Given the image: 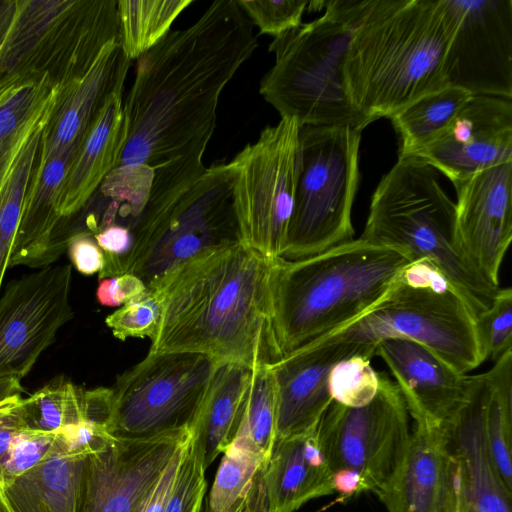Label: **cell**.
I'll use <instances>...</instances> for the list:
<instances>
[{
  "mask_svg": "<svg viewBox=\"0 0 512 512\" xmlns=\"http://www.w3.org/2000/svg\"><path fill=\"white\" fill-rule=\"evenodd\" d=\"M454 33L444 77L473 96L512 98V0H446Z\"/></svg>",
  "mask_w": 512,
  "mask_h": 512,
  "instance_id": "9a60e30c",
  "label": "cell"
},
{
  "mask_svg": "<svg viewBox=\"0 0 512 512\" xmlns=\"http://www.w3.org/2000/svg\"><path fill=\"white\" fill-rule=\"evenodd\" d=\"M454 187L458 247L488 283L500 287V268L512 240V160Z\"/></svg>",
  "mask_w": 512,
  "mask_h": 512,
  "instance_id": "e0dca14e",
  "label": "cell"
},
{
  "mask_svg": "<svg viewBox=\"0 0 512 512\" xmlns=\"http://www.w3.org/2000/svg\"><path fill=\"white\" fill-rule=\"evenodd\" d=\"M117 39L116 0H17L0 43V93L44 76L63 86Z\"/></svg>",
  "mask_w": 512,
  "mask_h": 512,
  "instance_id": "52a82bcc",
  "label": "cell"
},
{
  "mask_svg": "<svg viewBox=\"0 0 512 512\" xmlns=\"http://www.w3.org/2000/svg\"><path fill=\"white\" fill-rule=\"evenodd\" d=\"M238 6L261 34L274 38L301 25L307 9L305 0H236Z\"/></svg>",
  "mask_w": 512,
  "mask_h": 512,
  "instance_id": "b9f144b4",
  "label": "cell"
},
{
  "mask_svg": "<svg viewBox=\"0 0 512 512\" xmlns=\"http://www.w3.org/2000/svg\"><path fill=\"white\" fill-rule=\"evenodd\" d=\"M375 355L389 367L414 422L436 425L451 434L469 400L471 375L403 338L379 342Z\"/></svg>",
  "mask_w": 512,
  "mask_h": 512,
  "instance_id": "44dd1931",
  "label": "cell"
},
{
  "mask_svg": "<svg viewBox=\"0 0 512 512\" xmlns=\"http://www.w3.org/2000/svg\"><path fill=\"white\" fill-rule=\"evenodd\" d=\"M219 362L188 352H148L117 378L110 434L149 439L193 431Z\"/></svg>",
  "mask_w": 512,
  "mask_h": 512,
  "instance_id": "7c38bea8",
  "label": "cell"
},
{
  "mask_svg": "<svg viewBox=\"0 0 512 512\" xmlns=\"http://www.w3.org/2000/svg\"><path fill=\"white\" fill-rule=\"evenodd\" d=\"M472 96L461 88L445 86L392 115L389 119L401 142L399 156H411L434 142Z\"/></svg>",
  "mask_w": 512,
  "mask_h": 512,
  "instance_id": "f546056e",
  "label": "cell"
},
{
  "mask_svg": "<svg viewBox=\"0 0 512 512\" xmlns=\"http://www.w3.org/2000/svg\"><path fill=\"white\" fill-rule=\"evenodd\" d=\"M54 104L28 132L0 183V289L19 228L24 196L38 158L43 129Z\"/></svg>",
  "mask_w": 512,
  "mask_h": 512,
  "instance_id": "1f68e13d",
  "label": "cell"
},
{
  "mask_svg": "<svg viewBox=\"0 0 512 512\" xmlns=\"http://www.w3.org/2000/svg\"><path fill=\"white\" fill-rule=\"evenodd\" d=\"M257 46L236 0H216L141 55L123 100L126 140L117 166L155 169L207 147L220 95Z\"/></svg>",
  "mask_w": 512,
  "mask_h": 512,
  "instance_id": "6da1fadb",
  "label": "cell"
},
{
  "mask_svg": "<svg viewBox=\"0 0 512 512\" xmlns=\"http://www.w3.org/2000/svg\"><path fill=\"white\" fill-rule=\"evenodd\" d=\"M323 8L352 29L344 84L369 124L447 86L454 20L446 0H331Z\"/></svg>",
  "mask_w": 512,
  "mask_h": 512,
  "instance_id": "3957f363",
  "label": "cell"
},
{
  "mask_svg": "<svg viewBox=\"0 0 512 512\" xmlns=\"http://www.w3.org/2000/svg\"><path fill=\"white\" fill-rule=\"evenodd\" d=\"M20 400L21 398L0 404V478L3 465L14 440L25 429L21 416Z\"/></svg>",
  "mask_w": 512,
  "mask_h": 512,
  "instance_id": "bcb514c9",
  "label": "cell"
},
{
  "mask_svg": "<svg viewBox=\"0 0 512 512\" xmlns=\"http://www.w3.org/2000/svg\"><path fill=\"white\" fill-rule=\"evenodd\" d=\"M271 260L236 242L203 250L149 284L160 304L149 352L198 353L252 370L278 362Z\"/></svg>",
  "mask_w": 512,
  "mask_h": 512,
  "instance_id": "7a4b0ae2",
  "label": "cell"
},
{
  "mask_svg": "<svg viewBox=\"0 0 512 512\" xmlns=\"http://www.w3.org/2000/svg\"><path fill=\"white\" fill-rule=\"evenodd\" d=\"M231 512H256L252 507L248 497H246L241 504Z\"/></svg>",
  "mask_w": 512,
  "mask_h": 512,
  "instance_id": "816d5d0a",
  "label": "cell"
},
{
  "mask_svg": "<svg viewBox=\"0 0 512 512\" xmlns=\"http://www.w3.org/2000/svg\"><path fill=\"white\" fill-rule=\"evenodd\" d=\"M131 60L120 39L105 45L80 76L59 86L49 119L43 129L38 157H74L107 99L124 89Z\"/></svg>",
  "mask_w": 512,
  "mask_h": 512,
  "instance_id": "7402d4cb",
  "label": "cell"
},
{
  "mask_svg": "<svg viewBox=\"0 0 512 512\" xmlns=\"http://www.w3.org/2000/svg\"><path fill=\"white\" fill-rule=\"evenodd\" d=\"M23 388L20 381L15 378L0 380V404L21 398Z\"/></svg>",
  "mask_w": 512,
  "mask_h": 512,
  "instance_id": "681fc988",
  "label": "cell"
},
{
  "mask_svg": "<svg viewBox=\"0 0 512 512\" xmlns=\"http://www.w3.org/2000/svg\"><path fill=\"white\" fill-rule=\"evenodd\" d=\"M316 428L275 442L259 477L265 512H294L335 492Z\"/></svg>",
  "mask_w": 512,
  "mask_h": 512,
  "instance_id": "d4e9b609",
  "label": "cell"
},
{
  "mask_svg": "<svg viewBox=\"0 0 512 512\" xmlns=\"http://www.w3.org/2000/svg\"><path fill=\"white\" fill-rule=\"evenodd\" d=\"M72 265L46 266L12 280L0 296V380H21L73 318Z\"/></svg>",
  "mask_w": 512,
  "mask_h": 512,
  "instance_id": "5bb4252c",
  "label": "cell"
},
{
  "mask_svg": "<svg viewBox=\"0 0 512 512\" xmlns=\"http://www.w3.org/2000/svg\"><path fill=\"white\" fill-rule=\"evenodd\" d=\"M96 243L104 253V258L125 256L133 244L132 231L126 227L112 225L94 235Z\"/></svg>",
  "mask_w": 512,
  "mask_h": 512,
  "instance_id": "c3c4849f",
  "label": "cell"
},
{
  "mask_svg": "<svg viewBox=\"0 0 512 512\" xmlns=\"http://www.w3.org/2000/svg\"><path fill=\"white\" fill-rule=\"evenodd\" d=\"M123 91L107 99L69 165L59 202V216L69 239L68 221L85 208L118 164L126 140Z\"/></svg>",
  "mask_w": 512,
  "mask_h": 512,
  "instance_id": "484cf974",
  "label": "cell"
},
{
  "mask_svg": "<svg viewBox=\"0 0 512 512\" xmlns=\"http://www.w3.org/2000/svg\"><path fill=\"white\" fill-rule=\"evenodd\" d=\"M369 358L353 355L336 363L329 374L332 400L346 407H361L373 400L379 377Z\"/></svg>",
  "mask_w": 512,
  "mask_h": 512,
  "instance_id": "74e56055",
  "label": "cell"
},
{
  "mask_svg": "<svg viewBox=\"0 0 512 512\" xmlns=\"http://www.w3.org/2000/svg\"><path fill=\"white\" fill-rule=\"evenodd\" d=\"M333 335L374 351L385 339L411 340L463 374L485 361L471 308L448 279L424 260L409 264L381 302Z\"/></svg>",
  "mask_w": 512,
  "mask_h": 512,
  "instance_id": "ba28073f",
  "label": "cell"
},
{
  "mask_svg": "<svg viewBox=\"0 0 512 512\" xmlns=\"http://www.w3.org/2000/svg\"><path fill=\"white\" fill-rule=\"evenodd\" d=\"M353 355L371 359L375 351L331 334L288 353L270 366L277 400L275 442L317 427L333 402L328 384L330 371L336 363Z\"/></svg>",
  "mask_w": 512,
  "mask_h": 512,
  "instance_id": "ffe728a7",
  "label": "cell"
},
{
  "mask_svg": "<svg viewBox=\"0 0 512 512\" xmlns=\"http://www.w3.org/2000/svg\"><path fill=\"white\" fill-rule=\"evenodd\" d=\"M205 149H196L154 169L149 200L133 231L130 251L104 258L99 280L122 274L148 287L199 252L241 242L233 199V168H206Z\"/></svg>",
  "mask_w": 512,
  "mask_h": 512,
  "instance_id": "5b68a950",
  "label": "cell"
},
{
  "mask_svg": "<svg viewBox=\"0 0 512 512\" xmlns=\"http://www.w3.org/2000/svg\"><path fill=\"white\" fill-rule=\"evenodd\" d=\"M187 441L175 453L159 477L156 485L149 494L140 512H165L166 505L177 475L182 453Z\"/></svg>",
  "mask_w": 512,
  "mask_h": 512,
  "instance_id": "7dc6e473",
  "label": "cell"
},
{
  "mask_svg": "<svg viewBox=\"0 0 512 512\" xmlns=\"http://www.w3.org/2000/svg\"><path fill=\"white\" fill-rule=\"evenodd\" d=\"M276 420V389L271 369H253L244 415L234 440L268 462L276 439Z\"/></svg>",
  "mask_w": 512,
  "mask_h": 512,
  "instance_id": "d590c367",
  "label": "cell"
},
{
  "mask_svg": "<svg viewBox=\"0 0 512 512\" xmlns=\"http://www.w3.org/2000/svg\"><path fill=\"white\" fill-rule=\"evenodd\" d=\"M488 398L485 430L495 465L512 491V350L485 372Z\"/></svg>",
  "mask_w": 512,
  "mask_h": 512,
  "instance_id": "836d02e7",
  "label": "cell"
},
{
  "mask_svg": "<svg viewBox=\"0 0 512 512\" xmlns=\"http://www.w3.org/2000/svg\"><path fill=\"white\" fill-rule=\"evenodd\" d=\"M252 369L233 362H219L193 429L207 468L234 441L248 395Z\"/></svg>",
  "mask_w": 512,
  "mask_h": 512,
  "instance_id": "83f0119b",
  "label": "cell"
},
{
  "mask_svg": "<svg viewBox=\"0 0 512 512\" xmlns=\"http://www.w3.org/2000/svg\"><path fill=\"white\" fill-rule=\"evenodd\" d=\"M361 131L301 126L294 205L281 258L295 260L353 239Z\"/></svg>",
  "mask_w": 512,
  "mask_h": 512,
  "instance_id": "30bf717a",
  "label": "cell"
},
{
  "mask_svg": "<svg viewBox=\"0 0 512 512\" xmlns=\"http://www.w3.org/2000/svg\"><path fill=\"white\" fill-rule=\"evenodd\" d=\"M67 251L75 268L84 275L99 273L104 266V253L93 235L77 233L68 242Z\"/></svg>",
  "mask_w": 512,
  "mask_h": 512,
  "instance_id": "f6af8a7d",
  "label": "cell"
},
{
  "mask_svg": "<svg viewBox=\"0 0 512 512\" xmlns=\"http://www.w3.org/2000/svg\"><path fill=\"white\" fill-rule=\"evenodd\" d=\"M86 457L54 446L36 466L0 487L10 512H78Z\"/></svg>",
  "mask_w": 512,
  "mask_h": 512,
  "instance_id": "4316f807",
  "label": "cell"
},
{
  "mask_svg": "<svg viewBox=\"0 0 512 512\" xmlns=\"http://www.w3.org/2000/svg\"><path fill=\"white\" fill-rule=\"evenodd\" d=\"M476 331L484 360L495 362L512 350L510 287H500L491 305L476 317Z\"/></svg>",
  "mask_w": 512,
  "mask_h": 512,
  "instance_id": "ab89813d",
  "label": "cell"
},
{
  "mask_svg": "<svg viewBox=\"0 0 512 512\" xmlns=\"http://www.w3.org/2000/svg\"><path fill=\"white\" fill-rule=\"evenodd\" d=\"M378 377L371 402L346 407L333 401L316 428L334 490L347 498L376 493L395 472L410 439L409 413L397 385L386 373Z\"/></svg>",
  "mask_w": 512,
  "mask_h": 512,
  "instance_id": "8fae6325",
  "label": "cell"
},
{
  "mask_svg": "<svg viewBox=\"0 0 512 512\" xmlns=\"http://www.w3.org/2000/svg\"><path fill=\"white\" fill-rule=\"evenodd\" d=\"M192 431L149 439L113 438L85 458L78 512H140Z\"/></svg>",
  "mask_w": 512,
  "mask_h": 512,
  "instance_id": "2e32d148",
  "label": "cell"
},
{
  "mask_svg": "<svg viewBox=\"0 0 512 512\" xmlns=\"http://www.w3.org/2000/svg\"><path fill=\"white\" fill-rule=\"evenodd\" d=\"M154 169L147 165H118L105 177L96 192L101 204L86 221V233L119 225L134 231L149 200Z\"/></svg>",
  "mask_w": 512,
  "mask_h": 512,
  "instance_id": "f1b7e54d",
  "label": "cell"
},
{
  "mask_svg": "<svg viewBox=\"0 0 512 512\" xmlns=\"http://www.w3.org/2000/svg\"><path fill=\"white\" fill-rule=\"evenodd\" d=\"M375 494L388 512H457L462 487L451 434L414 422L403 458Z\"/></svg>",
  "mask_w": 512,
  "mask_h": 512,
  "instance_id": "ac0fdd59",
  "label": "cell"
},
{
  "mask_svg": "<svg viewBox=\"0 0 512 512\" xmlns=\"http://www.w3.org/2000/svg\"><path fill=\"white\" fill-rule=\"evenodd\" d=\"M457 185L474 174L512 160V100L472 96L449 127L411 155Z\"/></svg>",
  "mask_w": 512,
  "mask_h": 512,
  "instance_id": "d6986e66",
  "label": "cell"
},
{
  "mask_svg": "<svg viewBox=\"0 0 512 512\" xmlns=\"http://www.w3.org/2000/svg\"><path fill=\"white\" fill-rule=\"evenodd\" d=\"M412 262L404 249L360 237L308 257L272 259L270 316L281 356L362 317Z\"/></svg>",
  "mask_w": 512,
  "mask_h": 512,
  "instance_id": "277c9868",
  "label": "cell"
},
{
  "mask_svg": "<svg viewBox=\"0 0 512 512\" xmlns=\"http://www.w3.org/2000/svg\"><path fill=\"white\" fill-rule=\"evenodd\" d=\"M352 29L328 13L275 37L269 46L274 64L259 92L281 118L299 126L369 125L345 89L343 64Z\"/></svg>",
  "mask_w": 512,
  "mask_h": 512,
  "instance_id": "9c48e42d",
  "label": "cell"
},
{
  "mask_svg": "<svg viewBox=\"0 0 512 512\" xmlns=\"http://www.w3.org/2000/svg\"><path fill=\"white\" fill-rule=\"evenodd\" d=\"M17 0H0V43L13 18Z\"/></svg>",
  "mask_w": 512,
  "mask_h": 512,
  "instance_id": "f907efd6",
  "label": "cell"
},
{
  "mask_svg": "<svg viewBox=\"0 0 512 512\" xmlns=\"http://www.w3.org/2000/svg\"><path fill=\"white\" fill-rule=\"evenodd\" d=\"M457 512H462L461 509L459 508Z\"/></svg>",
  "mask_w": 512,
  "mask_h": 512,
  "instance_id": "db71d44e",
  "label": "cell"
},
{
  "mask_svg": "<svg viewBox=\"0 0 512 512\" xmlns=\"http://www.w3.org/2000/svg\"><path fill=\"white\" fill-rule=\"evenodd\" d=\"M205 469L201 444L192 431L165 512H200L206 491Z\"/></svg>",
  "mask_w": 512,
  "mask_h": 512,
  "instance_id": "f35d334b",
  "label": "cell"
},
{
  "mask_svg": "<svg viewBox=\"0 0 512 512\" xmlns=\"http://www.w3.org/2000/svg\"><path fill=\"white\" fill-rule=\"evenodd\" d=\"M71 161L66 156L37 158L8 268H43L67 250L70 239L59 216V202Z\"/></svg>",
  "mask_w": 512,
  "mask_h": 512,
  "instance_id": "cb8c5ba5",
  "label": "cell"
},
{
  "mask_svg": "<svg viewBox=\"0 0 512 512\" xmlns=\"http://www.w3.org/2000/svg\"><path fill=\"white\" fill-rule=\"evenodd\" d=\"M82 390L64 377H57L30 397L20 400L26 430L59 433L83 422Z\"/></svg>",
  "mask_w": 512,
  "mask_h": 512,
  "instance_id": "e575fe53",
  "label": "cell"
},
{
  "mask_svg": "<svg viewBox=\"0 0 512 512\" xmlns=\"http://www.w3.org/2000/svg\"><path fill=\"white\" fill-rule=\"evenodd\" d=\"M193 0H119L117 13L121 48L129 60L138 59L171 30Z\"/></svg>",
  "mask_w": 512,
  "mask_h": 512,
  "instance_id": "d6a6232c",
  "label": "cell"
},
{
  "mask_svg": "<svg viewBox=\"0 0 512 512\" xmlns=\"http://www.w3.org/2000/svg\"><path fill=\"white\" fill-rule=\"evenodd\" d=\"M57 433H43L24 429L14 440L3 465L0 487L13 482L39 462L52 450Z\"/></svg>",
  "mask_w": 512,
  "mask_h": 512,
  "instance_id": "7bdbcfd3",
  "label": "cell"
},
{
  "mask_svg": "<svg viewBox=\"0 0 512 512\" xmlns=\"http://www.w3.org/2000/svg\"><path fill=\"white\" fill-rule=\"evenodd\" d=\"M212 485L207 512H231L248 496L267 462L251 448L233 441L223 452Z\"/></svg>",
  "mask_w": 512,
  "mask_h": 512,
  "instance_id": "8d00e7d4",
  "label": "cell"
},
{
  "mask_svg": "<svg viewBox=\"0 0 512 512\" xmlns=\"http://www.w3.org/2000/svg\"><path fill=\"white\" fill-rule=\"evenodd\" d=\"M59 85L49 76L0 93V183L31 128L54 103Z\"/></svg>",
  "mask_w": 512,
  "mask_h": 512,
  "instance_id": "4dcf8cb0",
  "label": "cell"
},
{
  "mask_svg": "<svg viewBox=\"0 0 512 512\" xmlns=\"http://www.w3.org/2000/svg\"><path fill=\"white\" fill-rule=\"evenodd\" d=\"M160 321V304L148 289L142 297L124 304L108 315L106 325L119 340L149 337L152 341Z\"/></svg>",
  "mask_w": 512,
  "mask_h": 512,
  "instance_id": "60d3db41",
  "label": "cell"
},
{
  "mask_svg": "<svg viewBox=\"0 0 512 512\" xmlns=\"http://www.w3.org/2000/svg\"><path fill=\"white\" fill-rule=\"evenodd\" d=\"M0 512H10L7 503L3 497L2 491L0 489Z\"/></svg>",
  "mask_w": 512,
  "mask_h": 512,
  "instance_id": "f5cc1de1",
  "label": "cell"
},
{
  "mask_svg": "<svg viewBox=\"0 0 512 512\" xmlns=\"http://www.w3.org/2000/svg\"><path fill=\"white\" fill-rule=\"evenodd\" d=\"M486 374L471 375L469 400L451 433L460 468L462 512H511L512 491L492 458L485 430Z\"/></svg>",
  "mask_w": 512,
  "mask_h": 512,
  "instance_id": "603a6c76",
  "label": "cell"
},
{
  "mask_svg": "<svg viewBox=\"0 0 512 512\" xmlns=\"http://www.w3.org/2000/svg\"><path fill=\"white\" fill-rule=\"evenodd\" d=\"M299 124L281 118L230 162L241 242L268 259L282 257L297 180Z\"/></svg>",
  "mask_w": 512,
  "mask_h": 512,
  "instance_id": "4fadbf2b",
  "label": "cell"
},
{
  "mask_svg": "<svg viewBox=\"0 0 512 512\" xmlns=\"http://www.w3.org/2000/svg\"><path fill=\"white\" fill-rule=\"evenodd\" d=\"M148 292L146 284L133 274H122L99 280L96 290L98 302L107 307H119Z\"/></svg>",
  "mask_w": 512,
  "mask_h": 512,
  "instance_id": "ee69618b",
  "label": "cell"
},
{
  "mask_svg": "<svg viewBox=\"0 0 512 512\" xmlns=\"http://www.w3.org/2000/svg\"><path fill=\"white\" fill-rule=\"evenodd\" d=\"M455 219V202L440 185L437 170L417 157L399 156L372 195L360 238L431 263L477 317L500 287L488 283L461 253Z\"/></svg>",
  "mask_w": 512,
  "mask_h": 512,
  "instance_id": "8992f818",
  "label": "cell"
}]
</instances>
